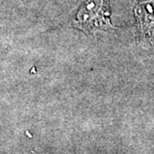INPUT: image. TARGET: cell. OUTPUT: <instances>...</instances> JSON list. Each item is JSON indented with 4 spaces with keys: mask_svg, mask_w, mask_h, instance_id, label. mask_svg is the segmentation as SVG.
I'll return each instance as SVG.
<instances>
[{
    "mask_svg": "<svg viewBox=\"0 0 154 154\" xmlns=\"http://www.w3.org/2000/svg\"><path fill=\"white\" fill-rule=\"evenodd\" d=\"M76 24L83 30L89 32L112 27L103 9V0H90L79 12Z\"/></svg>",
    "mask_w": 154,
    "mask_h": 154,
    "instance_id": "obj_1",
    "label": "cell"
},
{
    "mask_svg": "<svg viewBox=\"0 0 154 154\" xmlns=\"http://www.w3.org/2000/svg\"><path fill=\"white\" fill-rule=\"evenodd\" d=\"M134 13L137 18L140 28L145 34L154 37V0H147L140 3Z\"/></svg>",
    "mask_w": 154,
    "mask_h": 154,
    "instance_id": "obj_2",
    "label": "cell"
}]
</instances>
